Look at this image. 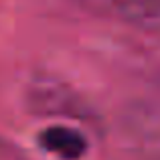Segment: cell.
I'll use <instances>...</instances> for the list:
<instances>
[{"mask_svg":"<svg viewBox=\"0 0 160 160\" xmlns=\"http://www.w3.org/2000/svg\"><path fill=\"white\" fill-rule=\"evenodd\" d=\"M37 144L59 160H81L89 150V140L79 126L51 124L37 134Z\"/></svg>","mask_w":160,"mask_h":160,"instance_id":"7a4b0ae2","label":"cell"},{"mask_svg":"<svg viewBox=\"0 0 160 160\" xmlns=\"http://www.w3.org/2000/svg\"><path fill=\"white\" fill-rule=\"evenodd\" d=\"M109 12L144 31H160V0H109Z\"/></svg>","mask_w":160,"mask_h":160,"instance_id":"3957f363","label":"cell"},{"mask_svg":"<svg viewBox=\"0 0 160 160\" xmlns=\"http://www.w3.org/2000/svg\"><path fill=\"white\" fill-rule=\"evenodd\" d=\"M27 99L31 109L39 116L63 118L69 122H89L93 118L91 108L79 98L77 91H73L67 83L49 77V75L32 79L27 91Z\"/></svg>","mask_w":160,"mask_h":160,"instance_id":"6da1fadb","label":"cell"}]
</instances>
